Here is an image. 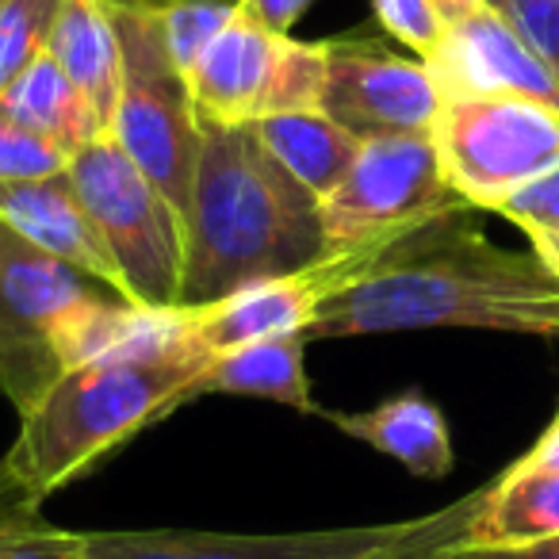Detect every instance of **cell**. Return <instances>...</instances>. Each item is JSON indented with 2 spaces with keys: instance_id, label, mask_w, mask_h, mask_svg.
Here are the masks:
<instances>
[{
  "instance_id": "1",
  "label": "cell",
  "mask_w": 559,
  "mask_h": 559,
  "mask_svg": "<svg viewBox=\"0 0 559 559\" xmlns=\"http://www.w3.org/2000/svg\"><path fill=\"white\" fill-rule=\"evenodd\" d=\"M460 207L406 234L365 276L330 299L311 342L406 334V330H495L559 342V272L536 249H502Z\"/></svg>"
},
{
  "instance_id": "2",
  "label": "cell",
  "mask_w": 559,
  "mask_h": 559,
  "mask_svg": "<svg viewBox=\"0 0 559 559\" xmlns=\"http://www.w3.org/2000/svg\"><path fill=\"white\" fill-rule=\"evenodd\" d=\"M322 253L319 200L269 154L257 127H207L185 211L180 307L218 304Z\"/></svg>"
},
{
  "instance_id": "3",
  "label": "cell",
  "mask_w": 559,
  "mask_h": 559,
  "mask_svg": "<svg viewBox=\"0 0 559 559\" xmlns=\"http://www.w3.org/2000/svg\"><path fill=\"white\" fill-rule=\"evenodd\" d=\"M211 360V353L188 342L185 311H162L146 337L70 368L32 411L20 414V433L0 456V472L27 498L47 502L134 433L180 411V395Z\"/></svg>"
},
{
  "instance_id": "4",
  "label": "cell",
  "mask_w": 559,
  "mask_h": 559,
  "mask_svg": "<svg viewBox=\"0 0 559 559\" xmlns=\"http://www.w3.org/2000/svg\"><path fill=\"white\" fill-rule=\"evenodd\" d=\"M73 264L0 223V395L27 414L70 368L127 349L157 326Z\"/></svg>"
},
{
  "instance_id": "5",
  "label": "cell",
  "mask_w": 559,
  "mask_h": 559,
  "mask_svg": "<svg viewBox=\"0 0 559 559\" xmlns=\"http://www.w3.org/2000/svg\"><path fill=\"white\" fill-rule=\"evenodd\" d=\"M70 180L119 269V296L173 311L185 288V211L127 157L111 134L78 150Z\"/></svg>"
},
{
  "instance_id": "6",
  "label": "cell",
  "mask_w": 559,
  "mask_h": 559,
  "mask_svg": "<svg viewBox=\"0 0 559 559\" xmlns=\"http://www.w3.org/2000/svg\"><path fill=\"white\" fill-rule=\"evenodd\" d=\"M108 9L119 35V96L108 134L180 211H188L203 150L192 88L165 55L154 12L127 0H108Z\"/></svg>"
},
{
  "instance_id": "7",
  "label": "cell",
  "mask_w": 559,
  "mask_h": 559,
  "mask_svg": "<svg viewBox=\"0 0 559 559\" xmlns=\"http://www.w3.org/2000/svg\"><path fill=\"white\" fill-rule=\"evenodd\" d=\"M479 490L437 513L391 525L307 528V533H207V528H100L85 533L88 559H380L421 540L456 548Z\"/></svg>"
},
{
  "instance_id": "8",
  "label": "cell",
  "mask_w": 559,
  "mask_h": 559,
  "mask_svg": "<svg viewBox=\"0 0 559 559\" xmlns=\"http://www.w3.org/2000/svg\"><path fill=\"white\" fill-rule=\"evenodd\" d=\"M467 207L444 177L433 131L365 139L349 177L319 203L326 253L395 246L399 238Z\"/></svg>"
},
{
  "instance_id": "9",
  "label": "cell",
  "mask_w": 559,
  "mask_h": 559,
  "mask_svg": "<svg viewBox=\"0 0 559 559\" xmlns=\"http://www.w3.org/2000/svg\"><path fill=\"white\" fill-rule=\"evenodd\" d=\"M195 116L207 127H253L284 111H322L326 39L304 43L238 16L223 27L188 78Z\"/></svg>"
},
{
  "instance_id": "10",
  "label": "cell",
  "mask_w": 559,
  "mask_h": 559,
  "mask_svg": "<svg viewBox=\"0 0 559 559\" xmlns=\"http://www.w3.org/2000/svg\"><path fill=\"white\" fill-rule=\"evenodd\" d=\"M444 177L475 211L559 165V111L525 96H444L433 123Z\"/></svg>"
},
{
  "instance_id": "11",
  "label": "cell",
  "mask_w": 559,
  "mask_h": 559,
  "mask_svg": "<svg viewBox=\"0 0 559 559\" xmlns=\"http://www.w3.org/2000/svg\"><path fill=\"white\" fill-rule=\"evenodd\" d=\"M403 241V238H399ZM391 246H360L322 253L314 264L288 276L261 280L253 288H241L234 296L207 307H180L185 311V334L203 353L218 357L238 345L264 342L280 334H307L322 307L349 292Z\"/></svg>"
},
{
  "instance_id": "12",
  "label": "cell",
  "mask_w": 559,
  "mask_h": 559,
  "mask_svg": "<svg viewBox=\"0 0 559 559\" xmlns=\"http://www.w3.org/2000/svg\"><path fill=\"white\" fill-rule=\"evenodd\" d=\"M444 93L421 58L395 55L380 39H326L322 111L357 139L429 134Z\"/></svg>"
},
{
  "instance_id": "13",
  "label": "cell",
  "mask_w": 559,
  "mask_h": 559,
  "mask_svg": "<svg viewBox=\"0 0 559 559\" xmlns=\"http://www.w3.org/2000/svg\"><path fill=\"white\" fill-rule=\"evenodd\" d=\"M426 66L444 96H525L559 111V78L490 4L449 24Z\"/></svg>"
},
{
  "instance_id": "14",
  "label": "cell",
  "mask_w": 559,
  "mask_h": 559,
  "mask_svg": "<svg viewBox=\"0 0 559 559\" xmlns=\"http://www.w3.org/2000/svg\"><path fill=\"white\" fill-rule=\"evenodd\" d=\"M0 223L12 226L32 246L47 249L50 257L85 272L88 280L119 292V269L73 188L70 169L55 177L0 185Z\"/></svg>"
},
{
  "instance_id": "15",
  "label": "cell",
  "mask_w": 559,
  "mask_h": 559,
  "mask_svg": "<svg viewBox=\"0 0 559 559\" xmlns=\"http://www.w3.org/2000/svg\"><path fill=\"white\" fill-rule=\"evenodd\" d=\"M322 418L353 441L372 444L418 479H444L456 464L449 421L421 391H399L372 411H322Z\"/></svg>"
},
{
  "instance_id": "16",
  "label": "cell",
  "mask_w": 559,
  "mask_h": 559,
  "mask_svg": "<svg viewBox=\"0 0 559 559\" xmlns=\"http://www.w3.org/2000/svg\"><path fill=\"white\" fill-rule=\"evenodd\" d=\"M548 536H559V464L521 456L479 487V506L456 548H513Z\"/></svg>"
},
{
  "instance_id": "17",
  "label": "cell",
  "mask_w": 559,
  "mask_h": 559,
  "mask_svg": "<svg viewBox=\"0 0 559 559\" xmlns=\"http://www.w3.org/2000/svg\"><path fill=\"white\" fill-rule=\"evenodd\" d=\"M307 334H280L218 353L211 368L180 395V406L203 395H249L299 414H319L307 380Z\"/></svg>"
},
{
  "instance_id": "18",
  "label": "cell",
  "mask_w": 559,
  "mask_h": 559,
  "mask_svg": "<svg viewBox=\"0 0 559 559\" xmlns=\"http://www.w3.org/2000/svg\"><path fill=\"white\" fill-rule=\"evenodd\" d=\"M0 111H9L27 131L43 134L66 154H78L88 142L108 134L100 111L88 104V96L62 73V66L50 55L35 58L4 93H0Z\"/></svg>"
},
{
  "instance_id": "19",
  "label": "cell",
  "mask_w": 559,
  "mask_h": 559,
  "mask_svg": "<svg viewBox=\"0 0 559 559\" xmlns=\"http://www.w3.org/2000/svg\"><path fill=\"white\" fill-rule=\"evenodd\" d=\"M269 154L276 157L314 200H326L357 162L365 139L345 131L326 111H284L253 123Z\"/></svg>"
},
{
  "instance_id": "20",
  "label": "cell",
  "mask_w": 559,
  "mask_h": 559,
  "mask_svg": "<svg viewBox=\"0 0 559 559\" xmlns=\"http://www.w3.org/2000/svg\"><path fill=\"white\" fill-rule=\"evenodd\" d=\"M47 55L111 123L119 96V35L108 0H62Z\"/></svg>"
},
{
  "instance_id": "21",
  "label": "cell",
  "mask_w": 559,
  "mask_h": 559,
  "mask_svg": "<svg viewBox=\"0 0 559 559\" xmlns=\"http://www.w3.org/2000/svg\"><path fill=\"white\" fill-rule=\"evenodd\" d=\"M0 559H88L85 533L43 518V502L27 498L0 472Z\"/></svg>"
},
{
  "instance_id": "22",
  "label": "cell",
  "mask_w": 559,
  "mask_h": 559,
  "mask_svg": "<svg viewBox=\"0 0 559 559\" xmlns=\"http://www.w3.org/2000/svg\"><path fill=\"white\" fill-rule=\"evenodd\" d=\"M150 12L157 20V32H162L165 55L185 78H192L207 47L238 16V0H165L162 9Z\"/></svg>"
},
{
  "instance_id": "23",
  "label": "cell",
  "mask_w": 559,
  "mask_h": 559,
  "mask_svg": "<svg viewBox=\"0 0 559 559\" xmlns=\"http://www.w3.org/2000/svg\"><path fill=\"white\" fill-rule=\"evenodd\" d=\"M62 0H0V93L47 55Z\"/></svg>"
},
{
  "instance_id": "24",
  "label": "cell",
  "mask_w": 559,
  "mask_h": 559,
  "mask_svg": "<svg viewBox=\"0 0 559 559\" xmlns=\"http://www.w3.org/2000/svg\"><path fill=\"white\" fill-rule=\"evenodd\" d=\"M73 157L47 142L43 134L27 131L24 123L0 111V185L9 180H39L70 169Z\"/></svg>"
},
{
  "instance_id": "25",
  "label": "cell",
  "mask_w": 559,
  "mask_h": 559,
  "mask_svg": "<svg viewBox=\"0 0 559 559\" xmlns=\"http://www.w3.org/2000/svg\"><path fill=\"white\" fill-rule=\"evenodd\" d=\"M372 12L383 32L421 62H429L449 35V20L441 16L437 0H372Z\"/></svg>"
},
{
  "instance_id": "26",
  "label": "cell",
  "mask_w": 559,
  "mask_h": 559,
  "mask_svg": "<svg viewBox=\"0 0 559 559\" xmlns=\"http://www.w3.org/2000/svg\"><path fill=\"white\" fill-rule=\"evenodd\" d=\"M498 215L521 226L528 238L559 230V165H551L548 173H540L528 185H521L513 195H506L498 203Z\"/></svg>"
},
{
  "instance_id": "27",
  "label": "cell",
  "mask_w": 559,
  "mask_h": 559,
  "mask_svg": "<svg viewBox=\"0 0 559 559\" xmlns=\"http://www.w3.org/2000/svg\"><path fill=\"white\" fill-rule=\"evenodd\" d=\"M498 12L559 78V0H502Z\"/></svg>"
},
{
  "instance_id": "28",
  "label": "cell",
  "mask_w": 559,
  "mask_h": 559,
  "mask_svg": "<svg viewBox=\"0 0 559 559\" xmlns=\"http://www.w3.org/2000/svg\"><path fill=\"white\" fill-rule=\"evenodd\" d=\"M314 0H238V9L246 12L249 20H257L261 27L276 35H292L299 20L311 12Z\"/></svg>"
},
{
  "instance_id": "29",
  "label": "cell",
  "mask_w": 559,
  "mask_h": 559,
  "mask_svg": "<svg viewBox=\"0 0 559 559\" xmlns=\"http://www.w3.org/2000/svg\"><path fill=\"white\" fill-rule=\"evenodd\" d=\"M433 559H559V536L513 548H441L433 551Z\"/></svg>"
},
{
  "instance_id": "30",
  "label": "cell",
  "mask_w": 559,
  "mask_h": 559,
  "mask_svg": "<svg viewBox=\"0 0 559 559\" xmlns=\"http://www.w3.org/2000/svg\"><path fill=\"white\" fill-rule=\"evenodd\" d=\"M528 241H533V249L540 253V261L548 264L551 272H559V230L540 234V238H528Z\"/></svg>"
},
{
  "instance_id": "31",
  "label": "cell",
  "mask_w": 559,
  "mask_h": 559,
  "mask_svg": "<svg viewBox=\"0 0 559 559\" xmlns=\"http://www.w3.org/2000/svg\"><path fill=\"white\" fill-rule=\"evenodd\" d=\"M487 0H437V9H441V16L449 20V24H456V20L472 16L475 9H483Z\"/></svg>"
},
{
  "instance_id": "32",
  "label": "cell",
  "mask_w": 559,
  "mask_h": 559,
  "mask_svg": "<svg viewBox=\"0 0 559 559\" xmlns=\"http://www.w3.org/2000/svg\"><path fill=\"white\" fill-rule=\"evenodd\" d=\"M449 548V544H437V540H421V544H411V548H399L391 556H380V559H433V551Z\"/></svg>"
},
{
  "instance_id": "33",
  "label": "cell",
  "mask_w": 559,
  "mask_h": 559,
  "mask_svg": "<svg viewBox=\"0 0 559 559\" xmlns=\"http://www.w3.org/2000/svg\"><path fill=\"white\" fill-rule=\"evenodd\" d=\"M127 4H139V9H162L165 0H127Z\"/></svg>"
},
{
  "instance_id": "34",
  "label": "cell",
  "mask_w": 559,
  "mask_h": 559,
  "mask_svg": "<svg viewBox=\"0 0 559 559\" xmlns=\"http://www.w3.org/2000/svg\"><path fill=\"white\" fill-rule=\"evenodd\" d=\"M487 4H490V9H498V4H502V0H487Z\"/></svg>"
}]
</instances>
